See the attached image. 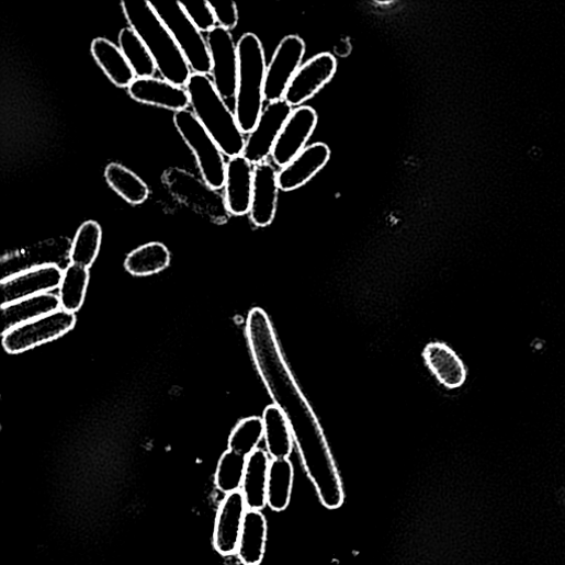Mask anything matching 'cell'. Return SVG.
Here are the masks:
<instances>
[{
	"label": "cell",
	"instance_id": "4dcf8cb0",
	"mask_svg": "<svg viewBox=\"0 0 565 565\" xmlns=\"http://www.w3.org/2000/svg\"><path fill=\"white\" fill-rule=\"evenodd\" d=\"M102 228L93 222L84 223L77 231L70 249L71 264H76L86 269H90L101 249Z\"/></svg>",
	"mask_w": 565,
	"mask_h": 565
},
{
	"label": "cell",
	"instance_id": "484cf974",
	"mask_svg": "<svg viewBox=\"0 0 565 565\" xmlns=\"http://www.w3.org/2000/svg\"><path fill=\"white\" fill-rule=\"evenodd\" d=\"M104 176L112 190L133 206L144 204L149 196V188L135 172L118 162L106 166Z\"/></svg>",
	"mask_w": 565,
	"mask_h": 565
},
{
	"label": "cell",
	"instance_id": "83f0119b",
	"mask_svg": "<svg viewBox=\"0 0 565 565\" xmlns=\"http://www.w3.org/2000/svg\"><path fill=\"white\" fill-rule=\"evenodd\" d=\"M294 486V466L289 459L272 460L268 483V506L284 511L291 502Z\"/></svg>",
	"mask_w": 565,
	"mask_h": 565
},
{
	"label": "cell",
	"instance_id": "cb8c5ba5",
	"mask_svg": "<svg viewBox=\"0 0 565 565\" xmlns=\"http://www.w3.org/2000/svg\"><path fill=\"white\" fill-rule=\"evenodd\" d=\"M268 520L262 511L248 509L238 546V556L245 565L261 564L267 550Z\"/></svg>",
	"mask_w": 565,
	"mask_h": 565
},
{
	"label": "cell",
	"instance_id": "d4e9b609",
	"mask_svg": "<svg viewBox=\"0 0 565 565\" xmlns=\"http://www.w3.org/2000/svg\"><path fill=\"white\" fill-rule=\"evenodd\" d=\"M267 452L272 460L289 459L295 442L293 433L282 411L271 405L265 408L262 417Z\"/></svg>",
	"mask_w": 565,
	"mask_h": 565
},
{
	"label": "cell",
	"instance_id": "9c48e42d",
	"mask_svg": "<svg viewBox=\"0 0 565 565\" xmlns=\"http://www.w3.org/2000/svg\"><path fill=\"white\" fill-rule=\"evenodd\" d=\"M213 63V83L226 101L235 100L239 76L238 44L231 32L217 26L207 36Z\"/></svg>",
	"mask_w": 565,
	"mask_h": 565
},
{
	"label": "cell",
	"instance_id": "4fadbf2b",
	"mask_svg": "<svg viewBox=\"0 0 565 565\" xmlns=\"http://www.w3.org/2000/svg\"><path fill=\"white\" fill-rule=\"evenodd\" d=\"M64 272L56 265L34 267L2 281L3 305L52 293L59 289Z\"/></svg>",
	"mask_w": 565,
	"mask_h": 565
},
{
	"label": "cell",
	"instance_id": "836d02e7",
	"mask_svg": "<svg viewBox=\"0 0 565 565\" xmlns=\"http://www.w3.org/2000/svg\"><path fill=\"white\" fill-rule=\"evenodd\" d=\"M181 4L187 15L203 34H210L218 26L210 0H195V2L192 0V2H181Z\"/></svg>",
	"mask_w": 565,
	"mask_h": 565
},
{
	"label": "cell",
	"instance_id": "ba28073f",
	"mask_svg": "<svg viewBox=\"0 0 565 565\" xmlns=\"http://www.w3.org/2000/svg\"><path fill=\"white\" fill-rule=\"evenodd\" d=\"M76 324V314L59 309L8 331L3 335V347L11 354L23 353L61 338Z\"/></svg>",
	"mask_w": 565,
	"mask_h": 565
},
{
	"label": "cell",
	"instance_id": "5b68a950",
	"mask_svg": "<svg viewBox=\"0 0 565 565\" xmlns=\"http://www.w3.org/2000/svg\"><path fill=\"white\" fill-rule=\"evenodd\" d=\"M161 181L171 197L182 206L212 223L223 225L228 222L230 213L225 196L204 179L182 168L170 167L162 172Z\"/></svg>",
	"mask_w": 565,
	"mask_h": 565
},
{
	"label": "cell",
	"instance_id": "7402d4cb",
	"mask_svg": "<svg viewBox=\"0 0 565 565\" xmlns=\"http://www.w3.org/2000/svg\"><path fill=\"white\" fill-rule=\"evenodd\" d=\"M61 309L58 295L47 293L2 305L3 335L8 331Z\"/></svg>",
	"mask_w": 565,
	"mask_h": 565
},
{
	"label": "cell",
	"instance_id": "5bb4252c",
	"mask_svg": "<svg viewBox=\"0 0 565 565\" xmlns=\"http://www.w3.org/2000/svg\"><path fill=\"white\" fill-rule=\"evenodd\" d=\"M318 123L316 111L309 106L293 110L274 146L272 158L283 168L307 146Z\"/></svg>",
	"mask_w": 565,
	"mask_h": 565
},
{
	"label": "cell",
	"instance_id": "7a4b0ae2",
	"mask_svg": "<svg viewBox=\"0 0 565 565\" xmlns=\"http://www.w3.org/2000/svg\"><path fill=\"white\" fill-rule=\"evenodd\" d=\"M122 11L129 27L139 36L161 77L184 88L193 72L172 35L148 0H123Z\"/></svg>",
	"mask_w": 565,
	"mask_h": 565
},
{
	"label": "cell",
	"instance_id": "8992f818",
	"mask_svg": "<svg viewBox=\"0 0 565 565\" xmlns=\"http://www.w3.org/2000/svg\"><path fill=\"white\" fill-rule=\"evenodd\" d=\"M150 4L172 35L192 72L212 75L213 63L207 39L187 15L180 0H160Z\"/></svg>",
	"mask_w": 565,
	"mask_h": 565
},
{
	"label": "cell",
	"instance_id": "d6a6232c",
	"mask_svg": "<svg viewBox=\"0 0 565 565\" xmlns=\"http://www.w3.org/2000/svg\"><path fill=\"white\" fill-rule=\"evenodd\" d=\"M264 439V426L261 418L244 419L234 429L229 438V450L249 457Z\"/></svg>",
	"mask_w": 565,
	"mask_h": 565
},
{
	"label": "cell",
	"instance_id": "f546056e",
	"mask_svg": "<svg viewBox=\"0 0 565 565\" xmlns=\"http://www.w3.org/2000/svg\"><path fill=\"white\" fill-rule=\"evenodd\" d=\"M118 47L134 70L136 78H152L158 71L149 50L131 27H125L120 32Z\"/></svg>",
	"mask_w": 565,
	"mask_h": 565
},
{
	"label": "cell",
	"instance_id": "1f68e13d",
	"mask_svg": "<svg viewBox=\"0 0 565 565\" xmlns=\"http://www.w3.org/2000/svg\"><path fill=\"white\" fill-rule=\"evenodd\" d=\"M248 457L231 450L223 454L219 460L215 483L217 488L228 495L241 490Z\"/></svg>",
	"mask_w": 565,
	"mask_h": 565
},
{
	"label": "cell",
	"instance_id": "2e32d148",
	"mask_svg": "<svg viewBox=\"0 0 565 565\" xmlns=\"http://www.w3.org/2000/svg\"><path fill=\"white\" fill-rule=\"evenodd\" d=\"M279 191V173L275 167L269 161L256 165L249 214L257 227L265 228L274 222L278 212Z\"/></svg>",
	"mask_w": 565,
	"mask_h": 565
},
{
	"label": "cell",
	"instance_id": "277c9868",
	"mask_svg": "<svg viewBox=\"0 0 565 565\" xmlns=\"http://www.w3.org/2000/svg\"><path fill=\"white\" fill-rule=\"evenodd\" d=\"M239 76L235 99V115L245 134L256 127L262 112L267 77V58L263 45L252 33L245 34L238 43Z\"/></svg>",
	"mask_w": 565,
	"mask_h": 565
},
{
	"label": "cell",
	"instance_id": "e0dca14e",
	"mask_svg": "<svg viewBox=\"0 0 565 565\" xmlns=\"http://www.w3.org/2000/svg\"><path fill=\"white\" fill-rule=\"evenodd\" d=\"M331 150L324 143L307 146L279 172L280 190L290 193L308 183L330 159Z\"/></svg>",
	"mask_w": 565,
	"mask_h": 565
},
{
	"label": "cell",
	"instance_id": "6da1fadb",
	"mask_svg": "<svg viewBox=\"0 0 565 565\" xmlns=\"http://www.w3.org/2000/svg\"><path fill=\"white\" fill-rule=\"evenodd\" d=\"M247 338L261 380L284 415L305 471L324 507L339 509L344 502L343 484L319 421L294 380L274 327L260 307L247 319Z\"/></svg>",
	"mask_w": 565,
	"mask_h": 565
},
{
	"label": "cell",
	"instance_id": "ffe728a7",
	"mask_svg": "<svg viewBox=\"0 0 565 565\" xmlns=\"http://www.w3.org/2000/svg\"><path fill=\"white\" fill-rule=\"evenodd\" d=\"M423 357L437 380L448 389H459L465 384V364L448 344L431 342L426 347Z\"/></svg>",
	"mask_w": 565,
	"mask_h": 565
},
{
	"label": "cell",
	"instance_id": "e575fe53",
	"mask_svg": "<svg viewBox=\"0 0 565 565\" xmlns=\"http://www.w3.org/2000/svg\"><path fill=\"white\" fill-rule=\"evenodd\" d=\"M211 3L216 15L218 26L229 32L234 31L239 24V11L234 0Z\"/></svg>",
	"mask_w": 565,
	"mask_h": 565
},
{
	"label": "cell",
	"instance_id": "f1b7e54d",
	"mask_svg": "<svg viewBox=\"0 0 565 565\" xmlns=\"http://www.w3.org/2000/svg\"><path fill=\"white\" fill-rule=\"evenodd\" d=\"M90 282L89 269L70 264L64 272L59 286V301L61 309L76 314L86 301Z\"/></svg>",
	"mask_w": 565,
	"mask_h": 565
},
{
	"label": "cell",
	"instance_id": "9a60e30c",
	"mask_svg": "<svg viewBox=\"0 0 565 565\" xmlns=\"http://www.w3.org/2000/svg\"><path fill=\"white\" fill-rule=\"evenodd\" d=\"M247 511L248 506L241 490L226 495L222 501L213 536L214 546L222 555H233L238 552Z\"/></svg>",
	"mask_w": 565,
	"mask_h": 565
},
{
	"label": "cell",
	"instance_id": "30bf717a",
	"mask_svg": "<svg viewBox=\"0 0 565 565\" xmlns=\"http://www.w3.org/2000/svg\"><path fill=\"white\" fill-rule=\"evenodd\" d=\"M305 52L304 41L296 35L287 36L280 43L267 68L265 101L272 103L284 99L290 83L302 67Z\"/></svg>",
	"mask_w": 565,
	"mask_h": 565
},
{
	"label": "cell",
	"instance_id": "7c38bea8",
	"mask_svg": "<svg viewBox=\"0 0 565 565\" xmlns=\"http://www.w3.org/2000/svg\"><path fill=\"white\" fill-rule=\"evenodd\" d=\"M337 72L336 58L328 53L319 54L305 63L290 83L284 100L300 108L312 100Z\"/></svg>",
	"mask_w": 565,
	"mask_h": 565
},
{
	"label": "cell",
	"instance_id": "52a82bcc",
	"mask_svg": "<svg viewBox=\"0 0 565 565\" xmlns=\"http://www.w3.org/2000/svg\"><path fill=\"white\" fill-rule=\"evenodd\" d=\"M173 124L179 135L196 157L203 179L216 191L225 188L227 161L225 154L197 120L194 112L174 113Z\"/></svg>",
	"mask_w": 565,
	"mask_h": 565
},
{
	"label": "cell",
	"instance_id": "8fae6325",
	"mask_svg": "<svg viewBox=\"0 0 565 565\" xmlns=\"http://www.w3.org/2000/svg\"><path fill=\"white\" fill-rule=\"evenodd\" d=\"M293 112V108L283 99L269 103L249 134L244 156L253 165L267 161L273 152L278 138Z\"/></svg>",
	"mask_w": 565,
	"mask_h": 565
},
{
	"label": "cell",
	"instance_id": "44dd1931",
	"mask_svg": "<svg viewBox=\"0 0 565 565\" xmlns=\"http://www.w3.org/2000/svg\"><path fill=\"white\" fill-rule=\"evenodd\" d=\"M271 461L269 453L260 449L248 457L241 491L250 510L262 511L268 506Z\"/></svg>",
	"mask_w": 565,
	"mask_h": 565
},
{
	"label": "cell",
	"instance_id": "d6986e66",
	"mask_svg": "<svg viewBox=\"0 0 565 565\" xmlns=\"http://www.w3.org/2000/svg\"><path fill=\"white\" fill-rule=\"evenodd\" d=\"M129 97L143 104L173 111H184L191 105L185 88L178 87L165 79L137 78L127 89Z\"/></svg>",
	"mask_w": 565,
	"mask_h": 565
},
{
	"label": "cell",
	"instance_id": "d590c367",
	"mask_svg": "<svg viewBox=\"0 0 565 565\" xmlns=\"http://www.w3.org/2000/svg\"><path fill=\"white\" fill-rule=\"evenodd\" d=\"M257 565H261V564H257Z\"/></svg>",
	"mask_w": 565,
	"mask_h": 565
},
{
	"label": "cell",
	"instance_id": "4316f807",
	"mask_svg": "<svg viewBox=\"0 0 565 565\" xmlns=\"http://www.w3.org/2000/svg\"><path fill=\"white\" fill-rule=\"evenodd\" d=\"M170 264V252L160 242H150L132 251L125 259L126 271L134 276L162 272Z\"/></svg>",
	"mask_w": 565,
	"mask_h": 565
},
{
	"label": "cell",
	"instance_id": "603a6c76",
	"mask_svg": "<svg viewBox=\"0 0 565 565\" xmlns=\"http://www.w3.org/2000/svg\"><path fill=\"white\" fill-rule=\"evenodd\" d=\"M91 54L114 86L128 89L137 79L120 47L111 41L95 38L91 44Z\"/></svg>",
	"mask_w": 565,
	"mask_h": 565
},
{
	"label": "cell",
	"instance_id": "3957f363",
	"mask_svg": "<svg viewBox=\"0 0 565 565\" xmlns=\"http://www.w3.org/2000/svg\"><path fill=\"white\" fill-rule=\"evenodd\" d=\"M184 88L190 94L195 116L225 156L233 158L242 155L247 140L245 133L210 76L193 74Z\"/></svg>",
	"mask_w": 565,
	"mask_h": 565
},
{
	"label": "cell",
	"instance_id": "ac0fdd59",
	"mask_svg": "<svg viewBox=\"0 0 565 565\" xmlns=\"http://www.w3.org/2000/svg\"><path fill=\"white\" fill-rule=\"evenodd\" d=\"M255 181V166L244 156L227 161L225 200L230 215L250 213Z\"/></svg>",
	"mask_w": 565,
	"mask_h": 565
}]
</instances>
